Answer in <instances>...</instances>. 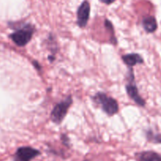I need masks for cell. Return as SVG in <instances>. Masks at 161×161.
Returning a JSON list of instances; mask_svg holds the SVG:
<instances>
[{"mask_svg": "<svg viewBox=\"0 0 161 161\" xmlns=\"http://www.w3.org/2000/svg\"><path fill=\"white\" fill-rule=\"evenodd\" d=\"M100 1L102 2V3H105V4H106V5H110V4H112V3H114L116 0H100Z\"/></svg>", "mask_w": 161, "mask_h": 161, "instance_id": "cell-14", "label": "cell"}, {"mask_svg": "<svg viewBox=\"0 0 161 161\" xmlns=\"http://www.w3.org/2000/svg\"><path fill=\"white\" fill-rule=\"evenodd\" d=\"M126 91H127V94L129 96V97L131 100H133L137 105L141 107H144L146 105V102L138 92V89L135 81L133 69H131V68L129 69L128 83L126 84Z\"/></svg>", "mask_w": 161, "mask_h": 161, "instance_id": "cell-4", "label": "cell"}, {"mask_svg": "<svg viewBox=\"0 0 161 161\" xmlns=\"http://www.w3.org/2000/svg\"><path fill=\"white\" fill-rule=\"evenodd\" d=\"M142 26L147 33H153L157 29V22L153 16H148L143 18Z\"/></svg>", "mask_w": 161, "mask_h": 161, "instance_id": "cell-9", "label": "cell"}, {"mask_svg": "<svg viewBox=\"0 0 161 161\" xmlns=\"http://www.w3.org/2000/svg\"><path fill=\"white\" fill-rule=\"evenodd\" d=\"M146 136L148 141L157 144H161V134H155L152 130H148Z\"/></svg>", "mask_w": 161, "mask_h": 161, "instance_id": "cell-11", "label": "cell"}, {"mask_svg": "<svg viewBox=\"0 0 161 161\" xmlns=\"http://www.w3.org/2000/svg\"><path fill=\"white\" fill-rule=\"evenodd\" d=\"M61 140L64 146H67V147H69V146H70V140H69V138L65 135V134H62V135H61Z\"/></svg>", "mask_w": 161, "mask_h": 161, "instance_id": "cell-12", "label": "cell"}, {"mask_svg": "<svg viewBox=\"0 0 161 161\" xmlns=\"http://www.w3.org/2000/svg\"><path fill=\"white\" fill-rule=\"evenodd\" d=\"M92 99L94 103L99 105L102 111L108 116H113L119 112V105L116 99L107 95L105 93L97 92L93 96Z\"/></svg>", "mask_w": 161, "mask_h": 161, "instance_id": "cell-2", "label": "cell"}, {"mask_svg": "<svg viewBox=\"0 0 161 161\" xmlns=\"http://www.w3.org/2000/svg\"><path fill=\"white\" fill-rule=\"evenodd\" d=\"M138 161H161V154L154 151H144L136 154Z\"/></svg>", "mask_w": 161, "mask_h": 161, "instance_id": "cell-8", "label": "cell"}, {"mask_svg": "<svg viewBox=\"0 0 161 161\" xmlns=\"http://www.w3.org/2000/svg\"><path fill=\"white\" fill-rule=\"evenodd\" d=\"M105 27L108 30V32L110 33V42L113 44H114V45H116V43H117V39H116V35H115L114 28H113V24L108 19H105Z\"/></svg>", "mask_w": 161, "mask_h": 161, "instance_id": "cell-10", "label": "cell"}, {"mask_svg": "<svg viewBox=\"0 0 161 161\" xmlns=\"http://www.w3.org/2000/svg\"><path fill=\"white\" fill-rule=\"evenodd\" d=\"M35 26L28 23L16 25L15 31L9 35L11 40L18 47H25L31 41L35 32Z\"/></svg>", "mask_w": 161, "mask_h": 161, "instance_id": "cell-1", "label": "cell"}, {"mask_svg": "<svg viewBox=\"0 0 161 161\" xmlns=\"http://www.w3.org/2000/svg\"><path fill=\"white\" fill-rule=\"evenodd\" d=\"M32 64H34V66L36 67V69H37V70H39V71L41 70V65L39 64V62H38V61H34L32 62Z\"/></svg>", "mask_w": 161, "mask_h": 161, "instance_id": "cell-13", "label": "cell"}, {"mask_svg": "<svg viewBox=\"0 0 161 161\" xmlns=\"http://www.w3.org/2000/svg\"><path fill=\"white\" fill-rule=\"evenodd\" d=\"M91 14V5L88 1H83L77 10V25L80 28H84L87 25Z\"/></svg>", "mask_w": 161, "mask_h": 161, "instance_id": "cell-6", "label": "cell"}, {"mask_svg": "<svg viewBox=\"0 0 161 161\" xmlns=\"http://www.w3.org/2000/svg\"><path fill=\"white\" fill-rule=\"evenodd\" d=\"M40 151L30 146H23L17 149L14 157V161H31L40 155Z\"/></svg>", "mask_w": 161, "mask_h": 161, "instance_id": "cell-5", "label": "cell"}, {"mask_svg": "<svg viewBox=\"0 0 161 161\" xmlns=\"http://www.w3.org/2000/svg\"><path fill=\"white\" fill-rule=\"evenodd\" d=\"M122 60L124 64L128 67V69H130V68L133 69L134 66L144 63V59L142 58V57L136 53H127V54L123 55Z\"/></svg>", "mask_w": 161, "mask_h": 161, "instance_id": "cell-7", "label": "cell"}, {"mask_svg": "<svg viewBox=\"0 0 161 161\" xmlns=\"http://www.w3.org/2000/svg\"><path fill=\"white\" fill-rule=\"evenodd\" d=\"M73 103L72 96L69 95L64 100L61 101L59 103L57 104L53 107V110L50 113V119L53 123L56 124H61L64 119L67 115L69 108Z\"/></svg>", "mask_w": 161, "mask_h": 161, "instance_id": "cell-3", "label": "cell"}]
</instances>
